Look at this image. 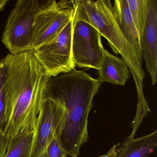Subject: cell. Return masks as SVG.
Returning a JSON list of instances; mask_svg holds the SVG:
<instances>
[{
	"mask_svg": "<svg viewBox=\"0 0 157 157\" xmlns=\"http://www.w3.org/2000/svg\"><path fill=\"white\" fill-rule=\"evenodd\" d=\"M7 72L5 86L3 133L10 138L33 130L51 77L30 50L4 57Z\"/></svg>",
	"mask_w": 157,
	"mask_h": 157,
	"instance_id": "1",
	"label": "cell"
},
{
	"mask_svg": "<svg viewBox=\"0 0 157 157\" xmlns=\"http://www.w3.org/2000/svg\"><path fill=\"white\" fill-rule=\"evenodd\" d=\"M102 83L85 71L77 70L51 78L44 97L52 98L65 106L64 118L57 132L67 155L78 157L82 146L89 140L88 117L93 100Z\"/></svg>",
	"mask_w": 157,
	"mask_h": 157,
	"instance_id": "2",
	"label": "cell"
},
{
	"mask_svg": "<svg viewBox=\"0 0 157 157\" xmlns=\"http://www.w3.org/2000/svg\"><path fill=\"white\" fill-rule=\"evenodd\" d=\"M73 13L71 1H45L34 17L30 50L53 40L71 20Z\"/></svg>",
	"mask_w": 157,
	"mask_h": 157,
	"instance_id": "5",
	"label": "cell"
},
{
	"mask_svg": "<svg viewBox=\"0 0 157 157\" xmlns=\"http://www.w3.org/2000/svg\"><path fill=\"white\" fill-rule=\"evenodd\" d=\"M104 155H101V156H99V157H104Z\"/></svg>",
	"mask_w": 157,
	"mask_h": 157,
	"instance_id": "21",
	"label": "cell"
},
{
	"mask_svg": "<svg viewBox=\"0 0 157 157\" xmlns=\"http://www.w3.org/2000/svg\"><path fill=\"white\" fill-rule=\"evenodd\" d=\"M140 44L151 83L155 85L157 81V0H149L147 19L140 36Z\"/></svg>",
	"mask_w": 157,
	"mask_h": 157,
	"instance_id": "9",
	"label": "cell"
},
{
	"mask_svg": "<svg viewBox=\"0 0 157 157\" xmlns=\"http://www.w3.org/2000/svg\"><path fill=\"white\" fill-rule=\"evenodd\" d=\"M113 10L118 27L142 61L139 35L132 19L127 0H115L113 2Z\"/></svg>",
	"mask_w": 157,
	"mask_h": 157,
	"instance_id": "11",
	"label": "cell"
},
{
	"mask_svg": "<svg viewBox=\"0 0 157 157\" xmlns=\"http://www.w3.org/2000/svg\"><path fill=\"white\" fill-rule=\"evenodd\" d=\"M35 134V128L10 138L4 157H32Z\"/></svg>",
	"mask_w": 157,
	"mask_h": 157,
	"instance_id": "13",
	"label": "cell"
},
{
	"mask_svg": "<svg viewBox=\"0 0 157 157\" xmlns=\"http://www.w3.org/2000/svg\"><path fill=\"white\" fill-rule=\"evenodd\" d=\"M117 148V145H114L113 147L110 149V150L107 152L106 154H105L104 157H115L116 150Z\"/></svg>",
	"mask_w": 157,
	"mask_h": 157,
	"instance_id": "18",
	"label": "cell"
},
{
	"mask_svg": "<svg viewBox=\"0 0 157 157\" xmlns=\"http://www.w3.org/2000/svg\"><path fill=\"white\" fill-rule=\"evenodd\" d=\"M9 2V0H0V12L4 10Z\"/></svg>",
	"mask_w": 157,
	"mask_h": 157,
	"instance_id": "19",
	"label": "cell"
},
{
	"mask_svg": "<svg viewBox=\"0 0 157 157\" xmlns=\"http://www.w3.org/2000/svg\"><path fill=\"white\" fill-rule=\"evenodd\" d=\"M73 18L92 25L101 36L107 40L114 53L120 54L127 64L137 93V111L149 110L143 92L145 74L136 51L128 42L118 27L114 16L113 5L110 0H72Z\"/></svg>",
	"mask_w": 157,
	"mask_h": 157,
	"instance_id": "3",
	"label": "cell"
},
{
	"mask_svg": "<svg viewBox=\"0 0 157 157\" xmlns=\"http://www.w3.org/2000/svg\"><path fill=\"white\" fill-rule=\"evenodd\" d=\"M72 26V18L53 40L33 50L36 56L51 78L76 69L71 51Z\"/></svg>",
	"mask_w": 157,
	"mask_h": 157,
	"instance_id": "7",
	"label": "cell"
},
{
	"mask_svg": "<svg viewBox=\"0 0 157 157\" xmlns=\"http://www.w3.org/2000/svg\"><path fill=\"white\" fill-rule=\"evenodd\" d=\"M71 51L75 66L85 70L100 68L105 49L101 36L92 25L72 17Z\"/></svg>",
	"mask_w": 157,
	"mask_h": 157,
	"instance_id": "6",
	"label": "cell"
},
{
	"mask_svg": "<svg viewBox=\"0 0 157 157\" xmlns=\"http://www.w3.org/2000/svg\"><path fill=\"white\" fill-rule=\"evenodd\" d=\"M46 152L47 157H67V155L61 147L57 136L49 143Z\"/></svg>",
	"mask_w": 157,
	"mask_h": 157,
	"instance_id": "16",
	"label": "cell"
},
{
	"mask_svg": "<svg viewBox=\"0 0 157 157\" xmlns=\"http://www.w3.org/2000/svg\"><path fill=\"white\" fill-rule=\"evenodd\" d=\"M45 1L19 0L10 13L2 41L12 55L30 51L34 20Z\"/></svg>",
	"mask_w": 157,
	"mask_h": 157,
	"instance_id": "4",
	"label": "cell"
},
{
	"mask_svg": "<svg viewBox=\"0 0 157 157\" xmlns=\"http://www.w3.org/2000/svg\"><path fill=\"white\" fill-rule=\"evenodd\" d=\"M157 146V130L136 139H128L116 150L115 157H147Z\"/></svg>",
	"mask_w": 157,
	"mask_h": 157,
	"instance_id": "12",
	"label": "cell"
},
{
	"mask_svg": "<svg viewBox=\"0 0 157 157\" xmlns=\"http://www.w3.org/2000/svg\"><path fill=\"white\" fill-rule=\"evenodd\" d=\"M127 2L140 38L147 22L149 0H127Z\"/></svg>",
	"mask_w": 157,
	"mask_h": 157,
	"instance_id": "14",
	"label": "cell"
},
{
	"mask_svg": "<svg viewBox=\"0 0 157 157\" xmlns=\"http://www.w3.org/2000/svg\"><path fill=\"white\" fill-rule=\"evenodd\" d=\"M65 108L57 100L44 97L36 120L32 157H40L57 136L63 121Z\"/></svg>",
	"mask_w": 157,
	"mask_h": 157,
	"instance_id": "8",
	"label": "cell"
},
{
	"mask_svg": "<svg viewBox=\"0 0 157 157\" xmlns=\"http://www.w3.org/2000/svg\"><path fill=\"white\" fill-rule=\"evenodd\" d=\"M10 140V138L3 132H0V157L5 156Z\"/></svg>",
	"mask_w": 157,
	"mask_h": 157,
	"instance_id": "17",
	"label": "cell"
},
{
	"mask_svg": "<svg viewBox=\"0 0 157 157\" xmlns=\"http://www.w3.org/2000/svg\"><path fill=\"white\" fill-rule=\"evenodd\" d=\"M40 157H47V156L46 152L45 151V152L44 154H42Z\"/></svg>",
	"mask_w": 157,
	"mask_h": 157,
	"instance_id": "20",
	"label": "cell"
},
{
	"mask_svg": "<svg viewBox=\"0 0 157 157\" xmlns=\"http://www.w3.org/2000/svg\"><path fill=\"white\" fill-rule=\"evenodd\" d=\"M7 66L5 59L0 60V132H3L5 118V86Z\"/></svg>",
	"mask_w": 157,
	"mask_h": 157,
	"instance_id": "15",
	"label": "cell"
},
{
	"mask_svg": "<svg viewBox=\"0 0 157 157\" xmlns=\"http://www.w3.org/2000/svg\"><path fill=\"white\" fill-rule=\"evenodd\" d=\"M130 71L123 58L114 56L105 49L100 68L98 70L99 81L114 85L124 86L130 78Z\"/></svg>",
	"mask_w": 157,
	"mask_h": 157,
	"instance_id": "10",
	"label": "cell"
}]
</instances>
